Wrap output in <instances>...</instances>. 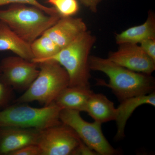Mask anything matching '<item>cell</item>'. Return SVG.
Listing matches in <instances>:
<instances>
[{
    "instance_id": "obj_10",
    "label": "cell",
    "mask_w": 155,
    "mask_h": 155,
    "mask_svg": "<svg viewBox=\"0 0 155 155\" xmlns=\"http://www.w3.org/2000/svg\"><path fill=\"white\" fill-rule=\"evenodd\" d=\"M40 131L34 128L0 127V155H10L23 147L36 144Z\"/></svg>"
},
{
    "instance_id": "obj_7",
    "label": "cell",
    "mask_w": 155,
    "mask_h": 155,
    "mask_svg": "<svg viewBox=\"0 0 155 155\" xmlns=\"http://www.w3.org/2000/svg\"><path fill=\"white\" fill-rule=\"evenodd\" d=\"M82 142L75 131L61 123L41 130L36 144L41 155H76Z\"/></svg>"
},
{
    "instance_id": "obj_23",
    "label": "cell",
    "mask_w": 155,
    "mask_h": 155,
    "mask_svg": "<svg viewBox=\"0 0 155 155\" xmlns=\"http://www.w3.org/2000/svg\"><path fill=\"white\" fill-rule=\"evenodd\" d=\"M82 4L91 12L96 13L97 11L99 4L102 0H79Z\"/></svg>"
},
{
    "instance_id": "obj_21",
    "label": "cell",
    "mask_w": 155,
    "mask_h": 155,
    "mask_svg": "<svg viewBox=\"0 0 155 155\" xmlns=\"http://www.w3.org/2000/svg\"><path fill=\"white\" fill-rule=\"evenodd\" d=\"M10 155H41V153L38 146L34 144L23 147L11 153Z\"/></svg>"
},
{
    "instance_id": "obj_1",
    "label": "cell",
    "mask_w": 155,
    "mask_h": 155,
    "mask_svg": "<svg viewBox=\"0 0 155 155\" xmlns=\"http://www.w3.org/2000/svg\"><path fill=\"white\" fill-rule=\"evenodd\" d=\"M91 70L99 71L109 77V83L101 80L98 85L112 90L119 101L131 97L149 94L154 91L155 81L151 75L135 72L115 64L108 58L90 56Z\"/></svg>"
},
{
    "instance_id": "obj_3",
    "label": "cell",
    "mask_w": 155,
    "mask_h": 155,
    "mask_svg": "<svg viewBox=\"0 0 155 155\" xmlns=\"http://www.w3.org/2000/svg\"><path fill=\"white\" fill-rule=\"evenodd\" d=\"M60 14L49 15L34 6L13 4L0 10V21L22 40L31 44L61 18Z\"/></svg>"
},
{
    "instance_id": "obj_20",
    "label": "cell",
    "mask_w": 155,
    "mask_h": 155,
    "mask_svg": "<svg viewBox=\"0 0 155 155\" xmlns=\"http://www.w3.org/2000/svg\"><path fill=\"white\" fill-rule=\"evenodd\" d=\"M13 89L4 81L0 72V110L10 105L13 97Z\"/></svg>"
},
{
    "instance_id": "obj_19",
    "label": "cell",
    "mask_w": 155,
    "mask_h": 155,
    "mask_svg": "<svg viewBox=\"0 0 155 155\" xmlns=\"http://www.w3.org/2000/svg\"><path fill=\"white\" fill-rule=\"evenodd\" d=\"M9 4L28 5L40 9L49 15H54L59 14L58 11H56L54 7L49 8L44 5L41 3L39 2L37 0H0V6L5 5Z\"/></svg>"
},
{
    "instance_id": "obj_17",
    "label": "cell",
    "mask_w": 155,
    "mask_h": 155,
    "mask_svg": "<svg viewBox=\"0 0 155 155\" xmlns=\"http://www.w3.org/2000/svg\"><path fill=\"white\" fill-rule=\"evenodd\" d=\"M34 57L31 61L35 63L56 54L60 49L47 35L43 34L30 44Z\"/></svg>"
},
{
    "instance_id": "obj_2",
    "label": "cell",
    "mask_w": 155,
    "mask_h": 155,
    "mask_svg": "<svg viewBox=\"0 0 155 155\" xmlns=\"http://www.w3.org/2000/svg\"><path fill=\"white\" fill-rule=\"evenodd\" d=\"M96 41L95 36L87 30L56 54L38 63L48 60L55 61L67 71L69 87H90L89 59Z\"/></svg>"
},
{
    "instance_id": "obj_4",
    "label": "cell",
    "mask_w": 155,
    "mask_h": 155,
    "mask_svg": "<svg viewBox=\"0 0 155 155\" xmlns=\"http://www.w3.org/2000/svg\"><path fill=\"white\" fill-rule=\"evenodd\" d=\"M39 72L36 78L15 103L37 101L48 106L54 102L59 94L69 85L67 71L59 63L48 60L38 63Z\"/></svg>"
},
{
    "instance_id": "obj_6",
    "label": "cell",
    "mask_w": 155,
    "mask_h": 155,
    "mask_svg": "<svg viewBox=\"0 0 155 155\" xmlns=\"http://www.w3.org/2000/svg\"><path fill=\"white\" fill-rule=\"evenodd\" d=\"M60 119L62 123L73 129L81 141L97 155H114L118 153L104 135L101 123L87 122L81 116L79 111L69 109L61 110Z\"/></svg>"
},
{
    "instance_id": "obj_13",
    "label": "cell",
    "mask_w": 155,
    "mask_h": 155,
    "mask_svg": "<svg viewBox=\"0 0 155 155\" xmlns=\"http://www.w3.org/2000/svg\"><path fill=\"white\" fill-rule=\"evenodd\" d=\"M8 51L28 61H31L34 58L30 44L20 38L8 25L0 21V51Z\"/></svg>"
},
{
    "instance_id": "obj_5",
    "label": "cell",
    "mask_w": 155,
    "mask_h": 155,
    "mask_svg": "<svg viewBox=\"0 0 155 155\" xmlns=\"http://www.w3.org/2000/svg\"><path fill=\"white\" fill-rule=\"evenodd\" d=\"M62 110L54 102L42 108L33 107L26 104L15 103L0 110V127L44 130L62 123L60 115Z\"/></svg>"
},
{
    "instance_id": "obj_15",
    "label": "cell",
    "mask_w": 155,
    "mask_h": 155,
    "mask_svg": "<svg viewBox=\"0 0 155 155\" xmlns=\"http://www.w3.org/2000/svg\"><path fill=\"white\" fill-rule=\"evenodd\" d=\"M85 112L101 124L116 120L117 114L113 102L104 95L94 93L89 99Z\"/></svg>"
},
{
    "instance_id": "obj_14",
    "label": "cell",
    "mask_w": 155,
    "mask_h": 155,
    "mask_svg": "<svg viewBox=\"0 0 155 155\" xmlns=\"http://www.w3.org/2000/svg\"><path fill=\"white\" fill-rule=\"evenodd\" d=\"M93 93L90 87L68 86L59 94L54 102L63 109L85 112L89 99Z\"/></svg>"
},
{
    "instance_id": "obj_9",
    "label": "cell",
    "mask_w": 155,
    "mask_h": 155,
    "mask_svg": "<svg viewBox=\"0 0 155 155\" xmlns=\"http://www.w3.org/2000/svg\"><path fill=\"white\" fill-rule=\"evenodd\" d=\"M119 46L117 51L109 54V60L135 72L151 75L155 71V61L138 44L125 43Z\"/></svg>"
},
{
    "instance_id": "obj_12",
    "label": "cell",
    "mask_w": 155,
    "mask_h": 155,
    "mask_svg": "<svg viewBox=\"0 0 155 155\" xmlns=\"http://www.w3.org/2000/svg\"><path fill=\"white\" fill-rule=\"evenodd\" d=\"M155 106V93L153 91L149 94L128 98L120 102L116 108V120L117 131L116 139H120L125 136V129L127 120L138 107L143 104Z\"/></svg>"
},
{
    "instance_id": "obj_16",
    "label": "cell",
    "mask_w": 155,
    "mask_h": 155,
    "mask_svg": "<svg viewBox=\"0 0 155 155\" xmlns=\"http://www.w3.org/2000/svg\"><path fill=\"white\" fill-rule=\"evenodd\" d=\"M155 38V15L153 12L149 11L147 18L141 25L126 29L116 36V43L138 44L145 40Z\"/></svg>"
},
{
    "instance_id": "obj_22",
    "label": "cell",
    "mask_w": 155,
    "mask_h": 155,
    "mask_svg": "<svg viewBox=\"0 0 155 155\" xmlns=\"http://www.w3.org/2000/svg\"><path fill=\"white\" fill-rule=\"evenodd\" d=\"M140 44L143 51L155 61V38L145 40Z\"/></svg>"
},
{
    "instance_id": "obj_18",
    "label": "cell",
    "mask_w": 155,
    "mask_h": 155,
    "mask_svg": "<svg viewBox=\"0 0 155 155\" xmlns=\"http://www.w3.org/2000/svg\"><path fill=\"white\" fill-rule=\"evenodd\" d=\"M52 5L61 17H72L79 10L78 0H46Z\"/></svg>"
},
{
    "instance_id": "obj_11",
    "label": "cell",
    "mask_w": 155,
    "mask_h": 155,
    "mask_svg": "<svg viewBox=\"0 0 155 155\" xmlns=\"http://www.w3.org/2000/svg\"><path fill=\"white\" fill-rule=\"evenodd\" d=\"M87 30L81 18L61 17L44 34L52 40L61 50Z\"/></svg>"
},
{
    "instance_id": "obj_8",
    "label": "cell",
    "mask_w": 155,
    "mask_h": 155,
    "mask_svg": "<svg viewBox=\"0 0 155 155\" xmlns=\"http://www.w3.org/2000/svg\"><path fill=\"white\" fill-rule=\"evenodd\" d=\"M38 64L19 56L7 57L0 64L3 80L13 90L24 91L38 75Z\"/></svg>"
},
{
    "instance_id": "obj_24",
    "label": "cell",
    "mask_w": 155,
    "mask_h": 155,
    "mask_svg": "<svg viewBox=\"0 0 155 155\" xmlns=\"http://www.w3.org/2000/svg\"><path fill=\"white\" fill-rule=\"evenodd\" d=\"M76 155H97V154L82 142L78 149Z\"/></svg>"
}]
</instances>
